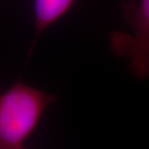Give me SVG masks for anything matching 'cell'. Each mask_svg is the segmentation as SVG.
Listing matches in <instances>:
<instances>
[{
	"mask_svg": "<svg viewBox=\"0 0 149 149\" xmlns=\"http://www.w3.org/2000/svg\"><path fill=\"white\" fill-rule=\"evenodd\" d=\"M121 12L131 32L113 31L109 47L113 54L129 61L136 79H146L149 73V0H123Z\"/></svg>",
	"mask_w": 149,
	"mask_h": 149,
	"instance_id": "7a4b0ae2",
	"label": "cell"
},
{
	"mask_svg": "<svg viewBox=\"0 0 149 149\" xmlns=\"http://www.w3.org/2000/svg\"><path fill=\"white\" fill-rule=\"evenodd\" d=\"M55 96L23 82L0 92V149H24L41 116Z\"/></svg>",
	"mask_w": 149,
	"mask_h": 149,
	"instance_id": "6da1fadb",
	"label": "cell"
},
{
	"mask_svg": "<svg viewBox=\"0 0 149 149\" xmlns=\"http://www.w3.org/2000/svg\"><path fill=\"white\" fill-rule=\"evenodd\" d=\"M77 0H33L35 41L45 30L62 19Z\"/></svg>",
	"mask_w": 149,
	"mask_h": 149,
	"instance_id": "3957f363",
	"label": "cell"
},
{
	"mask_svg": "<svg viewBox=\"0 0 149 149\" xmlns=\"http://www.w3.org/2000/svg\"><path fill=\"white\" fill-rule=\"evenodd\" d=\"M24 149H26V148H24Z\"/></svg>",
	"mask_w": 149,
	"mask_h": 149,
	"instance_id": "277c9868",
	"label": "cell"
}]
</instances>
